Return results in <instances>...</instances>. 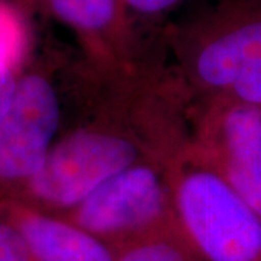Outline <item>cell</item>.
<instances>
[{
	"mask_svg": "<svg viewBox=\"0 0 261 261\" xmlns=\"http://www.w3.org/2000/svg\"><path fill=\"white\" fill-rule=\"evenodd\" d=\"M193 106L235 100L261 108V0H221L164 29Z\"/></svg>",
	"mask_w": 261,
	"mask_h": 261,
	"instance_id": "2",
	"label": "cell"
},
{
	"mask_svg": "<svg viewBox=\"0 0 261 261\" xmlns=\"http://www.w3.org/2000/svg\"><path fill=\"white\" fill-rule=\"evenodd\" d=\"M0 261H32L28 247L0 200Z\"/></svg>",
	"mask_w": 261,
	"mask_h": 261,
	"instance_id": "12",
	"label": "cell"
},
{
	"mask_svg": "<svg viewBox=\"0 0 261 261\" xmlns=\"http://www.w3.org/2000/svg\"><path fill=\"white\" fill-rule=\"evenodd\" d=\"M190 145L261 215V108L235 100L193 106Z\"/></svg>",
	"mask_w": 261,
	"mask_h": 261,
	"instance_id": "6",
	"label": "cell"
},
{
	"mask_svg": "<svg viewBox=\"0 0 261 261\" xmlns=\"http://www.w3.org/2000/svg\"><path fill=\"white\" fill-rule=\"evenodd\" d=\"M183 0H125L126 12L129 16L130 25L137 34L138 23L151 25L166 18L173 9H176Z\"/></svg>",
	"mask_w": 261,
	"mask_h": 261,
	"instance_id": "11",
	"label": "cell"
},
{
	"mask_svg": "<svg viewBox=\"0 0 261 261\" xmlns=\"http://www.w3.org/2000/svg\"><path fill=\"white\" fill-rule=\"evenodd\" d=\"M22 68L0 63V123L12 105L18 84V77Z\"/></svg>",
	"mask_w": 261,
	"mask_h": 261,
	"instance_id": "13",
	"label": "cell"
},
{
	"mask_svg": "<svg viewBox=\"0 0 261 261\" xmlns=\"http://www.w3.org/2000/svg\"><path fill=\"white\" fill-rule=\"evenodd\" d=\"M49 65L20 70L9 111L0 123V199H13L45 164L63 119Z\"/></svg>",
	"mask_w": 261,
	"mask_h": 261,
	"instance_id": "5",
	"label": "cell"
},
{
	"mask_svg": "<svg viewBox=\"0 0 261 261\" xmlns=\"http://www.w3.org/2000/svg\"><path fill=\"white\" fill-rule=\"evenodd\" d=\"M28 51L27 29L16 10L0 0V63L22 68Z\"/></svg>",
	"mask_w": 261,
	"mask_h": 261,
	"instance_id": "10",
	"label": "cell"
},
{
	"mask_svg": "<svg viewBox=\"0 0 261 261\" xmlns=\"http://www.w3.org/2000/svg\"><path fill=\"white\" fill-rule=\"evenodd\" d=\"M173 160L142 163L122 171L61 218L111 248L180 225L171 185Z\"/></svg>",
	"mask_w": 261,
	"mask_h": 261,
	"instance_id": "4",
	"label": "cell"
},
{
	"mask_svg": "<svg viewBox=\"0 0 261 261\" xmlns=\"http://www.w3.org/2000/svg\"><path fill=\"white\" fill-rule=\"evenodd\" d=\"M178 221L203 261H261V215L190 141L171 163Z\"/></svg>",
	"mask_w": 261,
	"mask_h": 261,
	"instance_id": "3",
	"label": "cell"
},
{
	"mask_svg": "<svg viewBox=\"0 0 261 261\" xmlns=\"http://www.w3.org/2000/svg\"><path fill=\"white\" fill-rule=\"evenodd\" d=\"M2 200L32 261H115L113 250L108 244L73 222L19 200Z\"/></svg>",
	"mask_w": 261,
	"mask_h": 261,
	"instance_id": "8",
	"label": "cell"
},
{
	"mask_svg": "<svg viewBox=\"0 0 261 261\" xmlns=\"http://www.w3.org/2000/svg\"><path fill=\"white\" fill-rule=\"evenodd\" d=\"M112 250L115 261H203L181 225L142 235Z\"/></svg>",
	"mask_w": 261,
	"mask_h": 261,
	"instance_id": "9",
	"label": "cell"
},
{
	"mask_svg": "<svg viewBox=\"0 0 261 261\" xmlns=\"http://www.w3.org/2000/svg\"><path fill=\"white\" fill-rule=\"evenodd\" d=\"M77 38L83 60L97 71H116L141 56L125 0H41Z\"/></svg>",
	"mask_w": 261,
	"mask_h": 261,
	"instance_id": "7",
	"label": "cell"
},
{
	"mask_svg": "<svg viewBox=\"0 0 261 261\" xmlns=\"http://www.w3.org/2000/svg\"><path fill=\"white\" fill-rule=\"evenodd\" d=\"M86 96L74 125L10 200L61 216L106 180L142 163L171 161L190 141L193 102L171 64L140 56L116 71L79 65Z\"/></svg>",
	"mask_w": 261,
	"mask_h": 261,
	"instance_id": "1",
	"label": "cell"
}]
</instances>
